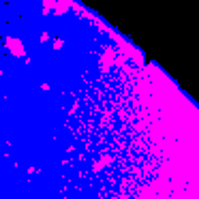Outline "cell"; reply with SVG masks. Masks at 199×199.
Returning <instances> with one entry per match:
<instances>
[{
	"mask_svg": "<svg viewBox=\"0 0 199 199\" xmlns=\"http://www.w3.org/2000/svg\"><path fill=\"white\" fill-rule=\"evenodd\" d=\"M60 47H62V39H54V49L58 52Z\"/></svg>",
	"mask_w": 199,
	"mask_h": 199,
	"instance_id": "4",
	"label": "cell"
},
{
	"mask_svg": "<svg viewBox=\"0 0 199 199\" xmlns=\"http://www.w3.org/2000/svg\"><path fill=\"white\" fill-rule=\"evenodd\" d=\"M4 47L11 56L15 58H24L26 56V47H24V41L19 36H4Z\"/></svg>",
	"mask_w": 199,
	"mask_h": 199,
	"instance_id": "1",
	"label": "cell"
},
{
	"mask_svg": "<svg viewBox=\"0 0 199 199\" xmlns=\"http://www.w3.org/2000/svg\"><path fill=\"white\" fill-rule=\"evenodd\" d=\"M71 4L69 2H56V7H54V11H56V15H60V13H64L66 9H69Z\"/></svg>",
	"mask_w": 199,
	"mask_h": 199,
	"instance_id": "2",
	"label": "cell"
},
{
	"mask_svg": "<svg viewBox=\"0 0 199 199\" xmlns=\"http://www.w3.org/2000/svg\"><path fill=\"white\" fill-rule=\"evenodd\" d=\"M41 90H45V92L49 90V84H47V81H43V84H41Z\"/></svg>",
	"mask_w": 199,
	"mask_h": 199,
	"instance_id": "5",
	"label": "cell"
},
{
	"mask_svg": "<svg viewBox=\"0 0 199 199\" xmlns=\"http://www.w3.org/2000/svg\"><path fill=\"white\" fill-rule=\"evenodd\" d=\"M49 39H52V36H49V32H41V36H39V41H41V43H47Z\"/></svg>",
	"mask_w": 199,
	"mask_h": 199,
	"instance_id": "3",
	"label": "cell"
}]
</instances>
